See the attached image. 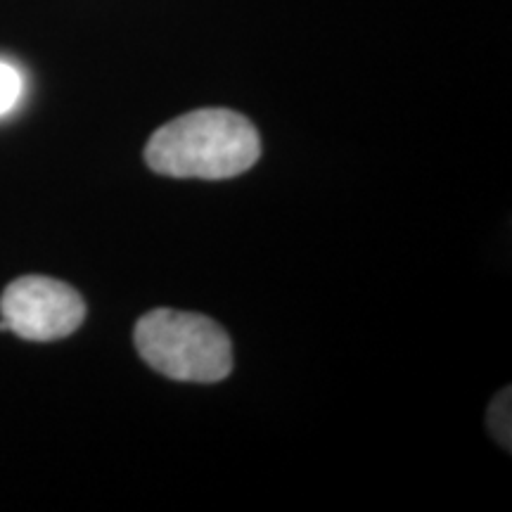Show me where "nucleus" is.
Wrapping results in <instances>:
<instances>
[{"mask_svg": "<svg viewBox=\"0 0 512 512\" xmlns=\"http://www.w3.org/2000/svg\"><path fill=\"white\" fill-rule=\"evenodd\" d=\"M22 93L24 79L19 74V69L12 67L10 62L0 60V117L15 110L17 102L22 100Z\"/></svg>", "mask_w": 512, "mask_h": 512, "instance_id": "20e7f679", "label": "nucleus"}, {"mask_svg": "<svg viewBox=\"0 0 512 512\" xmlns=\"http://www.w3.org/2000/svg\"><path fill=\"white\" fill-rule=\"evenodd\" d=\"M489 427L505 448H510V389H505L489 408Z\"/></svg>", "mask_w": 512, "mask_h": 512, "instance_id": "39448f33", "label": "nucleus"}, {"mask_svg": "<svg viewBox=\"0 0 512 512\" xmlns=\"http://www.w3.org/2000/svg\"><path fill=\"white\" fill-rule=\"evenodd\" d=\"M256 126L233 110H195L164 124L145 147L152 171L171 178L226 181L259 162Z\"/></svg>", "mask_w": 512, "mask_h": 512, "instance_id": "f257e3e1", "label": "nucleus"}, {"mask_svg": "<svg viewBox=\"0 0 512 512\" xmlns=\"http://www.w3.org/2000/svg\"><path fill=\"white\" fill-rule=\"evenodd\" d=\"M86 318L81 294L46 275H24L0 297V332L31 342H53L79 330Z\"/></svg>", "mask_w": 512, "mask_h": 512, "instance_id": "7ed1b4c3", "label": "nucleus"}, {"mask_svg": "<svg viewBox=\"0 0 512 512\" xmlns=\"http://www.w3.org/2000/svg\"><path fill=\"white\" fill-rule=\"evenodd\" d=\"M143 361L171 380L211 384L233 370V344L219 323L202 313L155 309L136 323Z\"/></svg>", "mask_w": 512, "mask_h": 512, "instance_id": "f03ea898", "label": "nucleus"}]
</instances>
